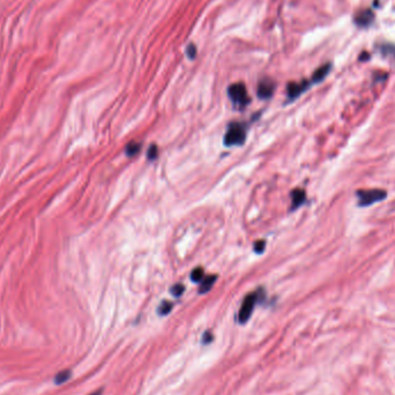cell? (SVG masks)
Masks as SVG:
<instances>
[{"mask_svg":"<svg viewBox=\"0 0 395 395\" xmlns=\"http://www.w3.org/2000/svg\"><path fill=\"white\" fill-rule=\"evenodd\" d=\"M205 279L203 278V269L202 268H196L193 269V272L191 273V280H192L193 282H201L202 280Z\"/></svg>","mask_w":395,"mask_h":395,"instance_id":"14","label":"cell"},{"mask_svg":"<svg viewBox=\"0 0 395 395\" xmlns=\"http://www.w3.org/2000/svg\"><path fill=\"white\" fill-rule=\"evenodd\" d=\"M292 197V208H298L305 201V192L303 190H295L291 193Z\"/></svg>","mask_w":395,"mask_h":395,"instance_id":"10","label":"cell"},{"mask_svg":"<svg viewBox=\"0 0 395 395\" xmlns=\"http://www.w3.org/2000/svg\"><path fill=\"white\" fill-rule=\"evenodd\" d=\"M157 156H158V148H157V146H156V145H152L151 147H149L148 152H147V157H148V160L154 161L155 158L157 157Z\"/></svg>","mask_w":395,"mask_h":395,"instance_id":"16","label":"cell"},{"mask_svg":"<svg viewBox=\"0 0 395 395\" xmlns=\"http://www.w3.org/2000/svg\"><path fill=\"white\" fill-rule=\"evenodd\" d=\"M258 299H259V295L258 292H254V294L247 295L246 297L244 298L243 304H241L240 313H238V320H240L241 324H245L246 321L250 319L251 315H252L253 308L256 307Z\"/></svg>","mask_w":395,"mask_h":395,"instance_id":"3","label":"cell"},{"mask_svg":"<svg viewBox=\"0 0 395 395\" xmlns=\"http://www.w3.org/2000/svg\"><path fill=\"white\" fill-rule=\"evenodd\" d=\"M265 246H266V243L263 241H257L256 244H254V251H256L257 253H263V250H265Z\"/></svg>","mask_w":395,"mask_h":395,"instance_id":"18","label":"cell"},{"mask_svg":"<svg viewBox=\"0 0 395 395\" xmlns=\"http://www.w3.org/2000/svg\"><path fill=\"white\" fill-rule=\"evenodd\" d=\"M228 95L236 107L244 108L246 107L248 102H250V97H248L246 87H245V85L243 84L231 85L230 87L228 88Z\"/></svg>","mask_w":395,"mask_h":395,"instance_id":"2","label":"cell"},{"mask_svg":"<svg viewBox=\"0 0 395 395\" xmlns=\"http://www.w3.org/2000/svg\"><path fill=\"white\" fill-rule=\"evenodd\" d=\"M173 307H174L173 303L168 302V301H164V302H162V304L160 305V307H158L157 312H158V314H160V315H167V314L170 313L171 310H173Z\"/></svg>","mask_w":395,"mask_h":395,"instance_id":"13","label":"cell"},{"mask_svg":"<svg viewBox=\"0 0 395 395\" xmlns=\"http://www.w3.org/2000/svg\"><path fill=\"white\" fill-rule=\"evenodd\" d=\"M184 291H185V286L180 285V283H177V285L171 286L170 289V292L175 296V297H179V296L184 294Z\"/></svg>","mask_w":395,"mask_h":395,"instance_id":"15","label":"cell"},{"mask_svg":"<svg viewBox=\"0 0 395 395\" xmlns=\"http://www.w3.org/2000/svg\"><path fill=\"white\" fill-rule=\"evenodd\" d=\"M311 82L308 81H302V82H292L288 86V89H286V93H288V97L290 100H294V98L298 97L299 95L304 93L307 89L310 87Z\"/></svg>","mask_w":395,"mask_h":395,"instance_id":"6","label":"cell"},{"mask_svg":"<svg viewBox=\"0 0 395 395\" xmlns=\"http://www.w3.org/2000/svg\"><path fill=\"white\" fill-rule=\"evenodd\" d=\"M329 71H330V65H329V64L321 66L320 68H318L317 71L313 73V76H312L311 82H312V84H318V82L323 81L324 79L327 76L328 73H329Z\"/></svg>","mask_w":395,"mask_h":395,"instance_id":"8","label":"cell"},{"mask_svg":"<svg viewBox=\"0 0 395 395\" xmlns=\"http://www.w3.org/2000/svg\"><path fill=\"white\" fill-rule=\"evenodd\" d=\"M213 339H214V337H213V335H212V333L210 332H206L205 334H203V336H202V343H210L213 341Z\"/></svg>","mask_w":395,"mask_h":395,"instance_id":"19","label":"cell"},{"mask_svg":"<svg viewBox=\"0 0 395 395\" xmlns=\"http://www.w3.org/2000/svg\"><path fill=\"white\" fill-rule=\"evenodd\" d=\"M355 21L359 27H368V25L373 21V13L369 11V9L361 11L358 14H356Z\"/></svg>","mask_w":395,"mask_h":395,"instance_id":"7","label":"cell"},{"mask_svg":"<svg viewBox=\"0 0 395 395\" xmlns=\"http://www.w3.org/2000/svg\"><path fill=\"white\" fill-rule=\"evenodd\" d=\"M101 393H102V390H100V391H97V392H95V393H93V394H90V395H101Z\"/></svg>","mask_w":395,"mask_h":395,"instance_id":"20","label":"cell"},{"mask_svg":"<svg viewBox=\"0 0 395 395\" xmlns=\"http://www.w3.org/2000/svg\"><path fill=\"white\" fill-rule=\"evenodd\" d=\"M186 53H187V57H189L190 59H194L197 56V47L194 44H190L189 46H187L186 49Z\"/></svg>","mask_w":395,"mask_h":395,"instance_id":"17","label":"cell"},{"mask_svg":"<svg viewBox=\"0 0 395 395\" xmlns=\"http://www.w3.org/2000/svg\"><path fill=\"white\" fill-rule=\"evenodd\" d=\"M71 375H72V372L69 370H65V371L59 372V373L55 377V383L57 385H62L64 383H66V381H67L68 379L71 378Z\"/></svg>","mask_w":395,"mask_h":395,"instance_id":"12","label":"cell"},{"mask_svg":"<svg viewBox=\"0 0 395 395\" xmlns=\"http://www.w3.org/2000/svg\"><path fill=\"white\" fill-rule=\"evenodd\" d=\"M274 90H275V84L270 79H263L258 85V96L263 100H268L273 96Z\"/></svg>","mask_w":395,"mask_h":395,"instance_id":"5","label":"cell"},{"mask_svg":"<svg viewBox=\"0 0 395 395\" xmlns=\"http://www.w3.org/2000/svg\"><path fill=\"white\" fill-rule=\"evenodd\" d=\"M140 149H141V145H140V143H138V142L132 141V142H130L129 145L126 146L125 153H126L127 156L132 157V156H135V155L139 154Z\"/></svg>","mask_w":395,"mask_h":395,"instance_id":"11","label":"cell"},{"mask_svg":"<svg viewBox=\"0 0 395 395\" xmlns=\"http://www.w3.org/2000/svg\"><path fill=\"white\" fill-rule=\"evenodd\" d=\"M216 279H218L216 275H209L203 279L202 281L200 282V288H199L200 294H206V292H208L210 289L213 288V285H214Z\"/></svg>","mask_w":395,"mask_h":395,"instance_id":"9","label":"cell"},{"mask_svg":"<svg viewBox=\"0 0 395 395\" xmlns=\"http://www.w3.org/2000/svg\"><path fill=\"white\" fill-rule=\"evenodd\" d=\"M245 138H246V131H245L244 125L238 123L231 124L225 133L224 145L228 147L241 145L245 141Z\"/></svg>","mask_w":395,"mask_h":395,"instance_id":"1","label":"cell"},{"mask_svg":"<svg viewBox=\"0 0 395 395\" xmlns=\"http://www.w3.org/2000/svg\"><path fill=\"white\" fill-rule=\"evenodd\" d=\"M386 197V192L381 190H370V191H361L358 192L359 205L361 206H369L372 203L380 201Z\"/></svg>","mask_w":395,"mask_h":395,"instance_id":"4","label":"cell"}]
</instances>
